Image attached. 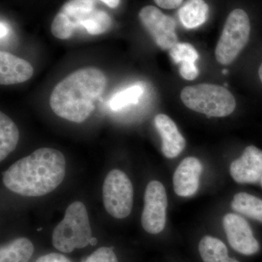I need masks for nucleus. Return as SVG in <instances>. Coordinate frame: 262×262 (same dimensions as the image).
Instances as JSON below:
<instances>
[{
	"label": "nucleus",
	"mask_w": 262,
	"mask_h": 262,
	"mask_svg": "<svg viewBox=\"0 0 262 262\" xmlns=\"http://www.w3.org/2000/svg\"><path fill=\"white\" fill-rule=\"evenodd\" d=\"M65 175L66 160L61 151L41 148L5 170L3 183L19 195L40 196L55 190Z\"/></svg>",
	"instance_id": "obj_1"
},
{
	"label": "nucleus",
	"mask_w": 262,
	"mask_h": 262,
	"mask_svg": "<svg viewBox=\"0 0 262 262\" xmlns=\"http://www.w3.org/2000/svg\"><path fill=\"white\" fill-rule=\"evenodd\" d=\"M106 86V77L101 70L94 67L81 69L56 84L50 105L58 117L81 123L94 111L95 103Z\"/></svg>",
	"instance_id": "obj_2"
},
{
	"label": "nucleus",
	"mask_w": 262,
	"mask_h": 262,
	"mask_svg": "<svg viewBox=\"0 0 262 262\" xmlns=\"http://www.w3.org/2000/svg\"><path fill=\"white\" fill-rule=\"evenodd\" d=\"M180 96L187 108L208 117H227L236 107L235 98L232 93L217 84L187 86L182 90Z\"/></svg>",
	"instance_id": "obj_3"
},
{
	"label": "nucleus",
	"mask_w": 262,
	"mask_h": 262,
	"mask_svg": "<svg viewBox=\"0 0 262 262\" xmlns=\"http://www.w3.org/2000/svg\"><path fill=\"white\" fill-rule=\"evenodd\" d=\"M92 237L87 209L77 201L67 208L64 218L53 230L52 241L58 251L70 253L76 248L86 247Z\"/></svg>",
	"instance_id": "obj_4"
},
{
	"label": "nucleus",
	"mask_w": 262,
	"mask_h": 262,
	"mask_svg": "<svg viewBox=\"0 0 262 262\" xmlns=\"http://www.w3.org/2000/svg\"><path fill=\"white\" fill-rule=\"evenodd\" d=\"M250 32L251 24L246 11L232 10L227 17L215 48L217 61L222 65L232 63L247 45Z\"/></svg>",
	"instance_id": "obj_5"
},
{
	"label": "nucleus",
	"mask_w": 262,
	"mask_h": 262,
	"mask_svg": "<svg viewBox=\"0 0 262 262\" xmlns=\"http://www.w3.org/2000/svg\"><path fill=\"white\" fill-rule=\"evenodd\" d=\"M103 201L106 211L116 219L128 216L134 203V187L126 174L114 169L105 179Z\"/></svg>",
	"instance_id": "obj_6"
},
{
	"label": "nucleus",
	"mask_w": 262,
	"mask_h": 262,
	"mask_svg": "<svg viewBox=\"0 0 262 262\" xmlns=\"http://www.w3.org/2000/svg\"><path fill=\"white\" fill-rule=\"evenodd\" d=\"M168 198L163 184L158 181L148 184L144 194V206L141 225L148 233L159 234L166 224Z\"/></svg>",
	"instance_id": "obj_7"
},
{
	"label": "nucleus",
	"mask_w": 262,
	"mask_h": 262,
	"mask_svg": "<svg viewBox=\"0 0 262 262\" xmlns=\"http://www.w3.org/2000/svg\"><path fill=\"white\" fill-rule=\"evenodd\" d=\"M141 24L161 49L170 50L178 43L176 23L154 6L144 7L139 14Z\"/></svg>",
	"instance_id": "obj_8"
},
{
	"label": "nucleus",
	"mask_w": 262,
	"mask_h": 262,
	"mask_svg": "<svg viewBox=\"0 0 262 262\" xmlns=\"http://www.w3.org/2000/svg\"><path fill=\"white\" fill-rule=\"evenodd\" d=\"M223 225L229 244L236 251L250 256L259 251V244L252 229L241 215L227 213L224 216Z\"/></svg>",
	"instance_id": "obj_9"
},
{
	"label": "nucleus",
	"mask_w": 262,
	"mask_h": 262,
	"mask_svg": "<svg viewBox=\"0 0 262 262\" xmlns=\"http://www.w3.org/2000/svg\"><path fill=\"white\" fill-rule=\"evenodd\" d=\"M230 174L239 184H256L262 177V150L248 146L241 158L231 163Z\"/></svg>",
	"instance_id": "obj_10"
},
{
	"label": "nucleus",
	"mask_w": 262,
	"mask_h": 262,
	"mask_svg": "<svg viewBox=\"0 0 262 262\" xmlns=\"http://www.w3.org/2000/svg\"><path fill=\"white\" fill-rule=\"evenodd\" d=\"M203 172V165L200 160L189 157L179 164L174 173L173 189L180 196H189L195 194L200 185V178Z\"/></svg>",
	"instance_id": "obj_11"
},
{
	"label": "nucleus",
	"mask_w": 262,
	"mask_h": 262,
	"mask_svg": "<svg viewBox=\"0 0 262 262\" xmlns=\"http://www.w3.org/2000/svg\"><path fill=\"white\" fill-rule=\"evenodd\" d=\"M154 124L161 137L162 152L167 158H177L185 148L186 141L175 122L168 115L159 114Z\"/></svg>",
	"instance_id": "obj_12"
},
{
	"label": "nucleus",
	"mask_w": 262,
	"mask_h": 262,
	"mask_svg": "<svg viewBox=\"0 0 262 262\" xmlns=\"http://www.w3.org/2000/svg\"><path fill=\"white\" fill-rule=\"evenodd\" d=\"M34 74L32 66L26 60L7 53L0 52V83L10 85L29 80Z\"/></svg>",
	"instance_id": "obj_13"
},
{
	"label": "nucleus",
	"mask_w": 262,
	"mask_h": 262,
	"mask_svg": "<svg viewBox=\"0 0 262 262\" xmlns=\"http://www.w3.org/2000/svg\"><path fill=\"white\" fill-rule=\"evenodd\" d=\"M208 5L204 0H187L179 10L181 22L187 29H195L206 21L208 17Z\"/></svg>",
	"instance_id": "obj_14"
},
{
	"label": "nucleus",
	"mask_w": 262,
	"mask_h": 262,
	"mask_svg": "<svg viewBox=\"0 0 262 262\" xmlns=\"http://www.w3.org/2000/svg\"><path fill=\"white\" fill-rule=\"evenodd\" d=\"M34 250V246L28 238L19 237L2 246L0 262H28Z\"/></svg>",
	"instance_id": "obj_15"
},
{
	"label": "nucleus",
	"mask_w": 262,
	"mask_h": 262,
	"mask_svg": "<svg viewBox=\"0 0 262 262\" xmlns=\"http://www.w3.org/2000/svg\"><path fill=\"white\" fill-rule=\"evenodd\" d=\"M199 252L204 262H239L229 257L227 246L220 239L205 236L199 244Z\"/></svg>",
	"instance_id": "obj_16"
},
{
	"label": "nucleus",
	"mask_w": 262,
	"mask_h": 262,
	"mask_svg": "<svg viewBox=\"0 0 262 262\" xmlns=\"http://www.w3.org/2000/svg\"><path fill=\"white\" fill-rule=\"evenodd\" d=\"M19 130L15 122L3 113H0V160L3 161L14 151L19 140Z\"/></svg>",
	"instance_id": "obj_17"
},
{
	"label": "nucleus",
	"mask_w": 262,
	"mask_h": 262,
	"mask_svg": "<svg viewBox=\"0 0 262 262\" xmlns=\"http://www.w3.org/2000/svg\"><path fill=\"white\" fill-rule=\"evenodd\" d=\"M231 206L237 213L262 223V200L259 198L246 192L237 193Z\"/></svg>",
	"instance_id": "obj_18"
},
{
	"label": "nucleus",
	"mask_w": 262,
	"mask_h": 262,
	"mask_svg": "<svg viewBox=\"0 0 262 262\" xmlns=\"http://www.w3.org/2000/svg\"><path fill=\"white\" fill-rule=\"evenodd\" d=\"M94 10V0H70L62 7L61 11L67 15L77 29L80 28L81 22Z\"/></svg>",
	"instance_id": "obj_19"
},
{
	"label": "nucleus",
	"mask_w": 262,
	"mask_h": 262,
	"mask_svg": "<svg viewBox=\"0 0 262 262\" xmlns=\"http://www.w3.org/2000/svg\"><path fill=\"white\" fill-rule=\"evenodd\" d=\"M112 18L106 12L94 10L81 22L80 28H83L92 35H98L106 32L112 25Z\"/></svg>",
	"instance_id": "obj_20"
},
{
	"label": "nucleus",
	"mask_w": 262,
	"mask_h": 262,
	"mask_svg": "<svg viewBox=\"0 0 262 262\" xmlns=\"http://www.w3.org/2000/svg\"><path fill=\"white\" fill-rule=\"evenodd\" d=\"M144 91L142 86L136 84L117 93L110 100V108L113 111H118L132 103H138L139 98L144 94Z\"/></svg>",
	"instance_id": "obj_21"
},
{
	"label": "nucleus",
	"mask_w": 262,
	"mask_h": 262,
	"mask_svg": "<svg viewBox=\"0 0 262 262\" xmlns=\"http://www.w3.org/2000/svg\"><path fill=\"white\" fill-rule=\"evenodd\" d=\"M170 56L177 64L195 63L199 58L198 51L189 43L178 42L170 49Z\"/></svg>",
	"instance_id": "obj_22"
},
{
	"label": "nucleus",
	"mask_w": 262,
	"mask_h": 262,
	"mask_svg": "<svg viewBox=\"0 0 262 262\" xmlns=\"http://www.w3.org/2000/svg\"><path fill=\"white\" fill-rule=\"evenodd\" d=\"M75 30V25L63 12L60 11L53 19L51 32L54 37L61 39H69Z\"/></svg>",
	"instance_id": "obj_23"
},
{
	"label": "nucleus",
	"mask_w": 262,
	"mask_h": 262,
	"mask_svg": "<svg viewBox=\"0 0 262 262\" xmlns=\"http://www.w3.org/2000/svg\"><path fill=\"white\" fill-rule=\"evenodd\" d=\"M83 262H118L113 248H98Z\"/></svg>",
	"instance_id": "obj_24"
},
{
	"label": "nucleus",
	"mask_w": 262,
	"mask_h": 262,
	"mask_svg": "<svg viewBox=\"0 0 262 262\" xmlns=\"http://www.w3.org/2000/svg\"><path fill=\"white\" fill-rule=\"evenodd\" d=\"M179 73L185 80H193L198 77L199 70L195 63H184L180 65Z\"/></svg>",
	"instance_id": "obj_25"
},
{
	"label": "nucleus",
	"mask_w": 262,
	"mask_h": 262,
	"mask_svg": "<svg viewBox=\"0 0 262 262\" xmlns=\"http://www.w3.org/2000/svg\"><path fill=\"white\" fill-rule=\"evenodd\" d=\"M36 262H71L68 258L60 253H51L38 258Z\"/></svg>",
	"instance_id": "obj_26"
},
{
	"label": "nucleus",
	"mask_w": 262,
	"mask_h": 262,
	"mask_svg": "<svg viewBox=\"0 0 262 262\" xmlns=\"http://www.w3.org/2000/svg\"><path fill=\"white\" fill-rule=\"evenodd\" d=\"M160 8L164 9H175L182 4L183 0H154Z\"/></svg>",
	"instance_id": "obj_27"
},
{
	"label": "nucleus",
	"mask_w": 262,
	"mask_h": 262,
	"mask_svg": "<svg viewBox=\"0 0 262 262\" xmlns=\"http://www.w3.org/2000/svg\"><path fill=\"white\" fill-rule=\"evenodd\" d=\"M111 8H115L120 5V0H100Z\"/></svg>",
	"instance_id": "obj_28"
},
{
	"label": "nucleus",
	"mask_w": 262,
	"mask_h": 262,
	"mask_svg": "<svg viewBox=\"0 0 262 262\" xmlns=\"http://www.w3.org/2000/svg\"><path fill=\"white\" fill-rule=\"evenodd\" d=\"M8 32H9V29H8V26L3 22H1V39L6 37Z\"/></svg>",
	"instance_id": "obj_29"
},
{
	"label": "nucleus",
	"mask_w": 262,
	"mask_h": 262,
	"mask_svg": "<svg viewBox=\"0 0 262 262\" xmlns=\"http://www.w3.org/2000/svg\"><path fill=\"white\" fill-rule=\"evenodd\" d=\"M90 244H91V246H96V245L97 244V239H96V237H92L91 239V242H90Z\"/></svg>",
	"instance_id": "obj_30"
},
{
	"label": "nucleus",
	"mask_w": 262,
	"mask_h": 262,
	"mask_svg": "<svg viewBox=\"0 0 262 262\" xmlns=\"http://www.w3.org/2000/svg\"><path fill=\"white\" fill-rule=\"evenodd\" d=\"M258 77H259L260 80H261L262 83V63L260 65L259 69H258Z\"/></svg>",
	"instance_id": "obj_31"
},
{
	"label": "nucleus",
	"mask_w": 262,
	"mask_h": 262,
	"mask_svg": "<svg viewBox=\"0 0 262 262\" xmlns=\"http://www.w3.org/2000/svg\"><path fill=\"white\" fill-rule=\"evenodd\" d=\"M227 70H224L223 71V74H227Z\"/></svg>",
	"instance_id": "obj_32"
},
{
	"label": "nucleus",
	"mask_w": 262,
	"mask_h": 262,
	"mask_svg": "<svg viewBox=\"0 0 262 262\" xmlns=\"http://www.w3.org/2000/svg\"><path fill=\"white\" fill-rule=\"evenodd\" d=\"M38 231H40V230H42V228H39V229H37Z\"/></svg>",
	"instance_id": "obj_33"
},
{
	"label": "nucleus",
	"mask_w": 262,
	"mask_h": 262,
	"mask_svg": "<svg viewBox=\"0 0 262 262\" xmlns=\"http://www.w3.org/2000/svg\"><path fill=\"white\" fill-rule=\"evenodd\" d=\"M261 187H262V177H261Z\"/></svg>",
	"instance_id": "obj_34"
}]
</instances>
